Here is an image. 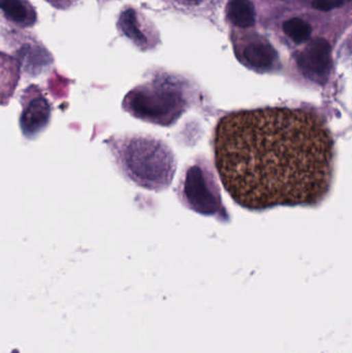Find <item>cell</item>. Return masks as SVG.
I'll return each instance as SVG.
<instances>
[{"label":"cell","instance_id":"4fadbf2b","mask_svg":"<svg viewBox=\"0 0 352 353\" xmlns=\"http://www.w3.org/2000/svg\"><path fill=\"white\" fill-rule=\"evenodd\" d=\"M189 1H197V0H189Z\"/></svg>","mask_w":352,"mask_h":353},{"label":"cell","instance_id":"ba28073f","mask_svg":"<svg viewBox=\"0 0 352 353\" xmlns=\"http://www.w3.org/2000/svg\"><path fill=\"white\" fill-rule=\"evenodd\" d=\"M227 13L229 21L238 27H251L255 22V10L249 0H231Z\"/></svg>","mask_w":352,"mask_h":353},{"label":"cell","instance_id":"7c38bea8","mask_svg":"<svg viewBox=\"0 0 352 353\" xmlns=\"http://www.w3.org/2000/svg\"><path fill=\"white\" fill-rule=\"evenodd\" d=\"M352 0H314L313 7L318 11L329 12L345 5Z\"/></svg>","mask_w":352,"mask_h":353},{"label":"cell","instance_id":"6da1fadb","mask_svg":"<svg viewBox=\"0 0 352 353\" xmlns=\"http://www.w3.org/2000/svg\"><path fill=\"white\" fill-rule=\"evenodd\" d=\"M213 143L221 182L243 208L315 204L329 192L333 138L312 112H235L217 123Z\"/></svg>","mask_w":352,"mask_h":353},{"label":"cell","instance_id":"9c48e42d","mask_svg":"<svg viewBox=\"0 0 352 353\" xmlns=\"http://www.w3.org/2000/svg\"><path fill=\"white\" fill-rule=\"evenodd\" d=\"M284 30L286 36L297 44H302L308 40L312 32L310 24L300 18H292L284 22Z\"/></svg>","mask_w":352,"mask_h":353},{"label":"cell","instance_id":"3957f363","mask_svg":"<svg viewBox=\"0 0 352 353\" xmlns=\"http://www.w3.org/2000/svg\"><path fill=\"white\" fill-rule=\"evenodd\" d=\"M188 101L178 87L164 83L140 87L126 95L123 109L140 120L172 127L188 109Z\"/></svg>","mask_w":352,"mask_h":353},{"label":"cell","instance_id":"277c9868","mask_svg":"<svg viewBox=\"0 0 352 353\" xmlns=\"http://www.w3.org/2000/svg\"><path fill=\"white\" fill-rule=\"evenodd\" d=\"M181 187V200L191 210L205 216L223 211L216 182L201 162H195L187 168Z\"/></svg>","mask_w":352,"mask_h":353},{"label":"cell","instance_id":"5b68a950","mask_svg":"<svg viewBox=\"0 0 352 353\" xmlns=\"http://www.w3.org/2000/svg\"><path fill=\"white\" fill-rule=\"evenodd\" d=\"M299 68L306 78L325 84L331 68V48L325 38H315L297 57Z\"/></svg>","mask_w":352,"mask_h":353},{"label":"cell","instance_id":"8992f818","mask_svg":"<svg viewBox=\"0 0 352 353\" xmlns=\"http://www.w3.org/2000/svg\"><path fill=\"white\" fill-rule=\"evenodd\" d=\"M51 111L48 101L42 96L34 97L26 107H23L21 115V129L27 138L36 135L47 127Z\"/></svg>","mask_w":352,"mask_h":353},{"label":"cell","instance_id":"7a4b0ae2","mask_svg":"<svg viewBox=\"0 0 352 353\" xmlns=\"http://www.w3.org/2000/svg\"><path fill=\"white\" fill-rule=\"evenodd\" d=\"M113 153L120 168L138 186L151 190L168 188L176 172V160L168 145L151 137L116 140Z\"/></svg>","mask_w":352,"mask_h":353},{"label":"cell","instance_id":"52a82bcc","mask_svg":"<svg viewBox=\"0 0 352 353\" xmlns=\"http://www.w3.org/2000/svg\"><path fill=\"white\" fill-rule=\"evenodd\" d=\"M244 60L248 66L255 70H268L276 62L277 54L270 44L254 42L244 49Z\"/></svg>","mask_w":352,"mask_h":353},{"label":"cell","instance_id":"8fae6325","mask_svg":"<svg viewBox=\"0 0 352 353\" xmlns=\"http://www.w3.org/2000/svg\"><path fill=\"white\" fill-rule=\"evenodd\" d=\"M1 8L5 16L17 23H25L32 17L24 0H1Z\"/></svg>","mask_w":352,"mask_h":353},{"label":"cell","instance_id":"30bf717a","mask_svg":"<svg viewBox=\"0 0 352 353\" xmlns=\"http://www.w3.org/2000/svg\"><path fill=\"white\" fill-rule=\"evenodd\" d=\"M120 26H121L124 34L130 40H134L136 44H140V46L145 44L147 40L143 32L140 31L138 28L136 12L134 10H127L122 14L121 18H120Z\"/></svg>","mask_w":352,"mask_h":353}]
</instances>
